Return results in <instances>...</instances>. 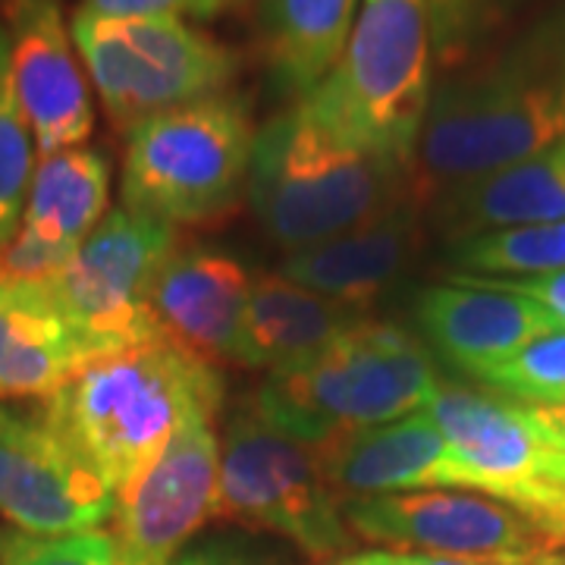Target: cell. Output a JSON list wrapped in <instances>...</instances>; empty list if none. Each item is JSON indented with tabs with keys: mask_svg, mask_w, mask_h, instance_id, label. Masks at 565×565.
Wrapping results in <instances>:
<instances>
[{
	"mask_svg": "<svg viewBox=\"0 0 565 565\" xmlns=\"http://www.w3.org/2000/svg\"><path fill=\"white\" fill-rule=\"evenodd\" d=\"M565 139V7L484 44L434 79L415 195L481 180Z\"/></svg>",
	"mask_w": 565,
	"mask_h": 565,
	"instance_id": "cell-1",
	"label": "cell"
},
{
	"mask_svg": "<svg viewBox=\"0 0 565 565\" xmlns=\"http://www.w3.org/2000/svg\"><path fill=\"white\" fill-rule=\"evenodd\" d=\"M221 403L223 377L214 364L154 340L85 362L39 408L117 497L182 424L217 415Z\"/></svg>",
	"mask_w": 565,
	"mask_h": 565,
	"instance_id": "cell-2",
	"label": "cell"
},
{
	"mask_svg": "<svg viewBox=\"0 0 565 565\" xmlns=\"http://www.w3.org/2000/svg\"><path fill=\"white\" fill-rule=\"evenodd\" d=\"M245 195L286 252L343 236L415 195V173L333 136L296 102L255 132Z\"/></svg>",
	"mask_w": 565,
	"mask_h": 565,
	"instance_id": "cell-3",
	"label": "cell"
},
{
	"mask_svg": "<svg viewBox=\"0 0 565 565\" xmlns=\"http://www.w3.org/2000/svg\"><path fill=\"white\" fill-rule=\"evenodd\" d=\"M440 386L418 333L367 318L315 359L267 374L248 408L286 437L323 449L424 412Z\"/></svg>",
	"mask_w": 565,
	"mask_h": 565,
	"instance_id": "cell-4",
	"label": "cell"
},
{
	"mask_svg": "<svg viewBox=\"0 0 565 565\" xmlns=\"http://www.w3.org/2000/svg\"><path fill=\"white\" fill-rule=\"evenodd\" d=\"M434 63L424 0H362L340 61L302 104L333 136L412 170Z\"/></svg>",
	"mask_w": 565,
	"mask_h": 565,
	"instance_id": "cell-5",
	"label": "cell"
},
{
	"mask_svg": "<svg viewBox=\"0 0 565 565\" xmlns=\"http://www.w3.org/2000/svg\"><path fill=\"white\" fill-rule=\"evenodd\" d=\"M252 145L248 114L230 95L139 122L126 132L122 207L177 230L221 221L243 199Z\"/></svg>",
	"mask_w": 565,
	"mask_h": 565,
	"instance_id": "cell-6",
	"label": "cell"
},
{
	"mask_svg": "<svg viewBox=\"0 0 565 565\" xmlns=\"http://www.w3.org/2000/svg\"><path fill=\"white\" fill-rule=\"evenodd\" d=\"M70 32L107 120L122 136L158 114L217 98L239 70L230 47L177 13L104 17L79 7Z\"/></svg>",
	"mask_w": 565,
	"mask_h": 565,
	"instance_id": "cell-7",
	"label": "cell"
},
{
	"mask_svg": "<svg viewBox=\"0 0 565 565\" xmlns=\"http://www.w3.org/2000/svg\"><path fill=\"white\" fill-rule=\"evenodd\" d=\"M343 503L321 449L286 437L252 408L230 418L221 444L217 519L277 534L311 559L330 563L349 553L355 537Z\"/></svg>",
	"mask_w": 565,
	"mask_h": 565,
	"instance_id": "cell-8",
	"label": "cell"
},
{
	"mask_svg": "<svg viewBox=\"0 0 565 565\" xmlns=\"http://www.w3.org/2000/svg\"><path fill=\"white\" fill-rule=\"evenodd\" d=\"M180 230L126 207L107 211L61 274L44 282L76 330L88 362L161 340L151 321V282L177 252Z\"/></svg>",
	"mask_w": 565,
	"mask_h": 565,
	"instance_id": "cell-9",
	"label": "cell"
},
{
	"mask_svg": "<svg viewBox=\"0 0 565 565\" xmlns=\"http://www.w3.org/2000/svg\"><path fill=\"white\" fill-rule=\"evenodd\" d=\"M355 537L481 565H527L565 544L515 505L475 490H415L343 503Z\"/></svg>",
	"mask_w": 565,
	"mask_h": 565,
	"instance_id": "cell-10",
	"label": "cell"
},
{
	"mask_svg": "<svg viewBox=\"0 0 565 565\" xmlns=\"http://www.w3.org/2000/svg\"><path fill=\"white\" fill-rule=\"evenodd\" d=\"M452 449L459 490L515 505L565 544V487L546 475L553 446L531 405L468 386H440L424 408Z\"/></svg>",
	"mask_w": 565,
	"mask_h": 565,
	"instance_id": "cell-11",
	"label": "cell"
},
{
	"mask_svg": "<svg viewBox=\"0 0 565 565\" xmlns=\"http://www.w3.org/2000/svg\"><path fill=\"white\" fill-rule=\"evenodd\" d=\"M214 418H189L158 459L117 490L110 534L129 565H173L185 544L217 519L221 440Z\"/></svg>",
	"mask_w": 565,
	"mask_h": 565,
	"instance_id": "cell-12",
	"label": "cell"
},
{
	"mask_svg": "<svg viewBox=\"0 0 565 565\" xmlns=\"http://www.w3.org/2000/svg\"><path fill=\"white\" fill-rule=\"evenodd\" d=\"M114 515V490L41 408L0 403V519L20 534L63 537Z\"/></svg>",
	"mask_w": 565,
	"mask_h": 565,
	"instance_id": "cell-13",
	"label": "cell"
},
{
	"mask_svg": "<svg viewBox=\"0 0 565 565\" xmlns=\"http://www.w3.org/2000/svg\"><path fill=\"white\" fill-rule=\"evenodd\" d=\"M110 161L98 148L41 154L25 192L22 221L0 248V280L51 282L107 217Z\"/></svg>",
	"mask_w": 565,
	"mask_h": 565,
	"instance_id": "cell-14",
	"label": "cell"
},
{
	"mask_svg": "<svg viewBox=\"0 0 565 565\" xmlns=\"http://www.w3.org/2000/svg\"><path fill=\"white\" fill-rule=\"evenodd\" d=\"M13 82L41 154L79 148L95 129L92 92L61 0H3Z\"/></svg>",
	"mask_w": 565,
	"mask_h": 565,
	"instance_id": "cell-15",
	"label": "cell"
},
{
	"mask_svg": "<svg viewBox=\"0 0 565 565\" xmlns=\"http://www.w3.org/2000/svg\"><path fill=\"white\" fill-rule=\"evenodd\" d=\"M449 282L424 286L412 315L430 352L444 355L468 377H478L546 333L565 330L546 308L519 292L446 277Z\"/></svg>",
	"mask_w": 565,
	"mask_h": 565,
	"instance_id": "cell-16",
	"label": "cell"
},
{
	"mask_svg": "<svg viewBox=\"0 0 565 565\" xmlns=\"http://www.w3.org/2000/svg\"><path fill=\"white\" fill-rule=\"evenodd\" d=\"M248 289L236 258L207 245H177L151 282V321L167 343L211 364H236Z\"/></svg>",
	"mask_w": 565,
	"mask_h": 565,
	"instance_id": "cell-17",
	"label": "cell"
},
{
	"mask_svg": "<svg viewBox=\"0 0 565 565\" xmlns=\"http://www.w3.org/2000/svg\"><path fill=\"white\" fill-rule=\"evenodd\" d=\"M422 211L424 202L412 195L343 236L289 252L280 274L367 315V308L418 258L424 245Z\"/></svg>",
	"mask_w": 565,
	"mask_h": 565,
	"instance_id": "cell-18",
	"label": "cell"
},
{
	"mask_svg": "<svg viewBox=\"0 0 565 565\" xmlns=\"http://www.w3.org/2000/svg\"><path fill=\"white\" fill-rule=\"evenodd\" d=\"M330 484L343 500L459 490L452 449L427 412L349 434L321 449Z\"/></svg>",
	"mask_w": 565,
	"mask_h": 565,
	"instance_id": "cell-19",
	"label": "cell"
},
{
	"mask_svg": "<svg viewBox=\"0 0 565 565\" xmlns=\"http://www.w3.org/2000/svg\"><path fill=\"white\" fill-rule=\"evenodd\" d=\"M362 321L364 311L286 280L280 270L262 274L248 289L236 364L277 374L315 359Z\"/></svg>",
	"mask_w": 565,
	"mask_h": 565,
	"instance_id": "cell-20",
	"label": "cell"
},
{
	"mask_svg": "<svg viewBox=\"0 0 565 565\" xmlns=\"http://www.w3.org/2000/svg\"><path fill=\"white\" fill-rule=\"evenodd\" d=\"M88 352L44 282L0 280V403L47 399Z\"/></svg>",
	"mask_w": 565,
	"mask_h": 565,
	"instance_id": "cell-21",
	"label": "cell"
},
{
	"mask_svg": "<svg viewBox=\"0 0 565 565\" xmlns=\"http://www.w3.org/2000/svg\"><path fill=\"white\" fill-rule=\"evenodd\" d=\"M565 221V139L437 195V223L456 239Z\"/></svg>",
	"mask_w": 565,
	"mask_h": 565,
	"instance_id": "cell-22",
	"label": "cell"
},
{
	"mask_svg": "<svg viewBox=\"0 0 565 565\" xmlns=\"http://www.w3.org/2000/svg\"><path fill=\"white\" fill-rule=\"evenodd\" d=\"M362 0H262V41L282 92L311 95L343 54Z\"/></svg>",
	"mask_w": 565,
	"mask_h": 565,
	"instance_id": "cell-23",
	"label": "cell"
},
{
	"mask_svg": "<svg viewBox=\"0 0 565 565\" xmlns=\"http://www.w3.org/2000/svg\"><path fill=\"white\" fill-rule=\"evenodd\" d=\"M449 264L468 277L531 280L565 270V221L515 226L456 239L446 248Z\"/></svg>",
	"mask_w": 565,
	"mask_h": 565,
	"instance_id": "cell-24",
	"label": "cell"
},
{
	"mask_svg": "<svg viewBox=\"0 0 565 565\" xmlns=\"http://www.w3.org/2000/svg\"><path fill=\"white\" fill-rule=\"evenodd\" d=\"M35 170V139L29 120L22 114L13 63H10V39L0 20V248L13 239L22 221L25 192Z\"/></svg>",
	"mask_w": 565,
	"mask_h": 565,
	"instance_id": "cell-25",
	"label": "cell"
},
{
	"mask_svg": "<svg viewBox=\"0 0 565 565\" xmlns=\"http://www.w3.org/2000/svg\"><path fill=\"white\" fill-rule=\"evenodd\" d=\"M490 393L531 408L565 405V330L546 333L509 362L475 377Z\"/></svg>",
	"mask_w": 565,
	"mask_h": 565,
	"instance_id": "cell-26",
	"label": "cell"
},
{
	"mask_svg": "<svg viewBox=\"0 0 565 565\" xmlns=\"http://www.w3.org/2000/svg\"><path fill=\"white\" fill-rule=\"evenodd\" d=\"M434 35V61L444 73L493 39L512 0H424Z\"/></svg>",
	"mask_w": 565,
	"mask_h": 565,
	"instance_id": "cell-27",
	"label": "cell"
},
{
	"mask_svg": "<svg viewBox=\"0 0 565 565\" xmlns=\"http://www.w3.org/2000/svg\"><path fill=\"white\" fill-rule=\"evenodd\" d=\"M0 565H129V559L104 527L63 537L0 531Z\"/></svg>",
	"mask_w": 565,
	"mask_h": 565,
	"instance_id": "cell-28",
	"label": "cell"
},
{
	"mask_svg": "<svg viewBox=\"0 0 565 565\" xmlns=\"http://www.w3.org/2000/svg\"><path fill=\"white\" fill-rule=\"evenodd\" d=\"M456 277L497 286V289H505V292H519V296H525L531 302L546 308L565 327V270L563 274H550V277H531V280H497V277H468V274H456Z\"/></svg>",
	"mask_w": 565,
	"mask_h": 565,
	"instance_id": "cell-29",
	"label": "cell"
},
{
	"mask_svg": "<svg viewBox=\"0 0 565 565\" xmlns=\"http://www.w3.org/2000/svg\"><path fill=\"white\" fill-rule=\"evenodd\" d=\"M327 565H481L437 556V553H418V550H393V546H371V550H349L343 556L330 559Z\"/></svg>",
	"mask_w": 565,
	"mask_h": 565,
	"instance_id": "cell-30",
	"label": "cell"
},
{
	"mask_svg": "<svg viewBox=\"0 0 565 565\" xmlns=\"http://www.w3.org/2000/svg\"><path fill=\"white\" fill-rule=\"evenodd\" d=\"M85 10L104 17H161V13H185L189 0H85Z\"/></svg>",
	"mask_w": 565,
	"mask_h": 565,
	"instance_id": "cell-31",
	"label": "cell"
},
{
	"mask_svg": "<svg viewBox=\"0 0 565 565\" xmlns=\"http://www.w3.org/2000/svg\"><path fill=\"white\" fill-rule=\"evenodd\" d=\"M239 0H189V17H195V20H214V17H221L226 10H233Z\"/></svg>",
	"mask_w": 565,
	"mask_h": 565,
	"instance_id": "cell-32",
	"label": "cell"
},
{
	"mask_svg": "<svg viewBox=\"0 0 565 565\" xmlns=\"http://www.w3.org/2000/svg\"><path fill=\"white\" fill-rule=\"evenodd\" d=\"M173 565H239L236 559L223 556V553H189V556H180Z\"/></svg>",
	"mask_w": 565,
	"mask_h": 565,
	"instance_id": "cell-33",
	"label": "cell"
},
{
	"mask_svg": "<svg viewBox=\"0 0 565 565\" xmlns=\"http://www.w3.org/2000/svg\"><path fill=\"white\" fill-rule=\"evenodd\" d=\"M546 475L556 481V484L565 487V452H559V449H553L550 452V462H546Z\"/></svg>",
	"mask_w": 565,
	"mask_h": 565,
	"instance_id": "cell-34",
	"label": "cell"
},
{
	"mask_svg": "<svg viewBox=\"0 0 565 565\" xmlns=\"http://www.w3.org/2000/svg\"><path fill=\"white\" fill-rule=\"evenodd\" d=\"M527 565H565V550L563 553H553V556H546V559H537V563H527Z\"/></svg>",
	"mask_w": 565,
	"mask_h": 565,
	"instance_id": "cell-35",
	"label": "cell"
}]
</instances>
